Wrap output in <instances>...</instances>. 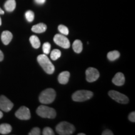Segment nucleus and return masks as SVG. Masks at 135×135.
Listing matches in <instances>:
<instances>
[{"label":"nucleus","mask_w":135,"mask_h":135,"mask_svg":"<svg viewBox=\"0 0 135 135\" xmlns=\"http://www.w3.org/2000/svg\"><path fill=\"white\" fill-rule=\"evenodd\" d=\"M37 60L40 65L46 73L49 75H51L55 71V66L45 54L39 55L37 57Z\"/></svg>","instance_id":"1"},{"label":"nucleus","mask_w":135,"mask_h":135,"mask_svg":"<svg viewBox=\"0 0 135 135\" xmlns=\"http://www.w3.org/2000/svg\"><path fill=\"white\" fill-rule=\"evenodd\" d=\"M56 98V91L52 88H48L42 91L39 97V101L42 104H50Z\"/></svg>","instance_id":"2"},{"label":"nucleus","mask_w":135,"mask_h":135,"mask_svg":"<svg viewBox=\"0 0 135 135\" xmlns=\"http://www.w3.org/2000/svg\"><path fill=\"white\" fill-rule=\"evenodd\" d=\"M75 130V126L66 121L60 123L56 127V131L60 135L72 134Z\"/></svg>","instance_id":"3"},{"label":"nucleus","mask_w":135,"mask_h":135,"mask_svg":"<svg viewBox=\"0 0 135 135\" xmlns=\"http://www.w3.org/2000/svg\"><path fill=\"white\" fill-rule=\"evenodd\" d=\"M36 113L38 116L44 118H50L53 119L56 117V112L55 109L52 108L45 105L40 106L36 109Z\"/></svg>","instance_id":"4"},{"label":"nucleus","mask_w":135,"mask_h":135,"mask_svg":"<svg viewBox=\"0 0 135 135\" xmlns=\"http://www.w3.org/2000/svg\"><path fill=\"white\" fill-rule=\"evenodd\" d=\"M93 96V92L88 90H79L74 93L72 99L76 102H83L91 99Z\"/></svg>","instance_id":"5"},{"label":"nucleus","mask_w":135,"mask_h":135,"mask_svg":"<svg viewBox=\"0 0 135 135\" xmlns=\"http://www.w3.org/2000/svg\"><path fill=\"white\" fill-rule=\"evenodd\" d=\"M109 96L116 102L121 104H127L129 102V99L126 95L116 91L111 90L108 93Z\"/></svg>","instance_id":"6"},{"label":"nucleus","mask_w":135,"mask_h":135,"mask_svg":"<svg viewBox=\"0 0 135 135\" xmlns=\"http://www.w3.org/2000/svg\"><path fill=\"white\" fill-rule=\"evenodd\" d=\"M53 40L57 45L61 47V48L68 49L70 47V43L69 40L62 34L56 35L54 37Z\"/></svg>","instance_id":"7"},{"label":"nucleus","mask_w":135,"mask_h":135,"mask_svg":"<svg viewBox=\"0 0 135 135\" xmlns=\"http://www.w3.org/2000/svg\"><path fill=\"white\" fill-rule=\"evenodd\" d=\"M99 77V73L94 68H88L86 71V79L88 82L92 83L97 81Z\"/></svg>","instance_id":"8"},{"label":"nucleus","mask_w":135,"mask_h":135,"mask_svg":"<svg viewBox=\"0 0 135 135\" xmlns=\"http://www.w3.org/2000/svg\"><path fill=\"white\" fill-rule=\"evenodd\" d=\"M13 103L4 96H0V109L5 112H9L12 109Z\"/></svg>","instance_id":"9"},{"label":"nucleus","mask_w":135,"mask_h":135,"mask_svg":"<svg viewBox=\"0 0 135 135\" xmlns=\"http://www.w3.org/2000/svg\"><path fill=\"white\" fill-rule=\"evenodd\" d=\"M15 116L21 120H28L31 118V113L28 108L26 106H21L15 113Z\"/></svg>","instance_id":"10"},{"label":"nucleus","mask_w":135,"mask_h":135,"mask_svg":"<svg viewBox=\"0 0 135 135\" xmlns=\"http://www.w3.org/2000/svg\"><path fill=\"white\" fill-rule=\"evenodd\" d=\"M112 82L114 84L118 86H121L124 84L125 78L122 73H117L112 80Z\"/></svg>","instance_id":"11"},{"label":"nucleus","mask_w":135,"mask_h":135,"mask_svg":"<svg viewBox=\"0 0 135 135\" xmlns=\"http://www.w3.org/2000/svg\"><path fill=\"white\" fill-rule=\"evenodd\" d=\"M1 41L5 45H8L13 39V35L9 31H4L1 34Z\"/></svg>","instance_id":"12"},{"label":"nucleus","mask_w":135,"mask_h":135,"mask_svg":"<svg viewBox=\"0 0 135 135\" xmlns=\"http://www.w3.org/2000/svg\"><path fill=\"white\" fill-rule=\"evenodd\" d=\"M70 76V73L68 71H63L59 75L58 77V81L60 84H66L68 82Z\"/></svg>","instance_id":"13"},{"label":"nucleus","mask_w":135,"mask_h":135,"mask_svg":"<svg viewBox=\"0 0 135 135\" xmlns=\"http://www.w3.org/2000/svg\"><path fill=\"white\" fill-rule=\"evenodd\" d=\"M47 29L46 25L44 23H39L38 25H34V26L32 27L31 31L34 32V33H44L45 31H46Z\"/></svg>","instance_id":"14"},{"label":"nucleus","mask_w":135,"mask_h":135,"mask_svg":"<svg viewBox=\"0 0 135 135\" xmlns=\"http://www.w3.org/2000/svg\"><path fill=\"white\" fill-rule=\"evenodd\" d=\"M16 8L15 0H7L4 4V8L8 12H12Z\"/></svg>","instance_id":"15"},{"label":"nucleus","mask_w":135,"mask_h":135,"mask_svg":"<svg viewBox=\"0 0 135 135\" xmlns=\"http://www.w3.org/2000/svg\"><path fill=\"white\" fill-rule=\"evenodd\" d=\"M12 130L11 126L7 123L0 124V133L2 134H7L11 133Z\"/></svg>","instance_id":"16"},{"label":"nucleus","mask_w":135,"mask_h":135,"mask_svg":"<svg viewBox=\"0 0 135 135\" xmlns=\"http://www.w3.org/2000/svg\"><path fill=\"white\" fill-rule=\"evenodd\" d=\"M73 49L76 53H80L83 50V43L79 40H76L73 44Z\"/></svg>","instance_id":"17"},{"label":"nucleus","mask_w":135,"mask_h":135,"mask_svg":"<svg viewBox=\"0 0 135 135\" xmlns=\"http://www.w3.org/2000/svg\"><path fill=\"white\" fill-rule=\"evenodd\" d=\"M30 41L31 44L32 46L35 49H38L41 46V43H40V40L35 35H32V36H30Z\"/></svg>","instance_id":"18"},{"label":"nucleus","mask_w":135,"mask_h":135,"mask_svg":"<svg viewBox=\"0 0 135 135\" xmlns=\"http://www.w3.org/2000/svg\"><path fill=\"white\" fill-rule=\"evenodd\" d=\"M120 56V53L118 51H112L109 52L107 55V58L109 61H114L119 58Z\"/></svg>","instance_id":"19"},{"label":"nucleus","mask_w":135,"mask_h":135,"mask_svg":"<svg viewBox=\"0 0 135 135\" xmlns=\"http://www.w3.org/2000/svg\"><path fill=\"white\" fill-rule=\"evenodd\" d=\"M61 55V53L59 50H57V49H55V50H53L51 53V58L54 61H56L58 60L59 58H60Z\"/></svg>","instance_id":"20"},{"label":"nucleus","mask_w":135,"mask_h":135,"mask_svg":"<svg viewBox=\"0 0 135 135\" xmlns=\"http://www.w3.org/2000/svg\"><path fill=\"white\" fill-rule=\"evenodd\" d=\"M25 18L27 21L30 23H31L34 20V18H35V14L32 11H27L26 13H25Z\"/></svg>","instance_id":"21"},{"label":"nucleus","mask_w":135,"mask_h":135,"mask_svg":"<svg viewBox=\"0 0 135 135\" xmlns=\"http://www.w3.org/2000/svg\"><path fill=\"white\" fill-rule=\"evenodd\" d=\"M58 30L62 35H68L69 34V30L68 28L66 26H65V25H60L58 26Z\"/></svg>","instance_id":"22"},{"label":"nucleus","mask_w":135,"mask_h":135,"mask_svg":"<svg viewBox=\"0 0 135 135\" xmlns=\"http://www.w3.org/2000/svg\"><path fill=\"white\" fill-rule=\"evenodd\" d=\"M50 50H51V45L48 42H46L43 44V53L45 55H48L50 53Z\"/></svg>","instance_id":"23"},{"label":"nucleus","mask_w":135,"mask_h":135,"mask_svg":"<svg viewBox=\"0 0 135 135\" xmlns=\"http://www.w3.org/2000/svg\"><path fill=\"white\" fill-rule=\"evenodd\" d=\"M43 135H54L55 133L53 132V129L50 127H46L44 128L43 131Z\"/></svg>","instance_id":"24"},{"label":"nucleus","mask_w":135,"mask_h":135,"mask_svg":"<svg viewBox=\"0 0 135 135\" xmlns=\"http://www.w3.org/2000/svg\"><path fill=\"white\" fill-rule=\"evenodd\" d=\"M40 129L38 127H35L31 129V131L29 133V135H40L41 134Z\"/></svg>","instance_id":"25"},{"label":"nucleus","mask_w":135,"mask_h":135,"mask_svg":"<svg viewBox=\"0 0 135 135\" xmlns=\"http://www.w3.org/2000/svg\"><path fill=\"white\" fill-rule=\"evenodd\" d=\"M128 119H129V120L131 121V122H133L134 123L135 121V112L134 111H133V112H131L130 114H129V116H128Z\"/></svg>","instance_id":"26"},{"label":"nucleus","mask_w":135,"mask_h":135,"mask_svg":"<svg viewBox=\"0 0 135 135\" xmlns=\"http://www.w3.org/2000/svg\"><path fill=\"white\" fill-rule=\"evenodd\" d=\"M102 135H113V133L109 129H105V130L103 131Z\"/></svg>","instance_id":"27"},{"label":"nucleus","mask_w":135,"mask_h":135,"mask_svg":"<svg viewBox=\"0 0 135 135\" xmlns=\"http://www.w3.org/2000/svg\"><path fill=\"white\" fill-rule=\"evenodd\" d=\"M35 1L36 4L41 5L43 4L44 3L46 2V0H35Z\"/></svg>","instance_id":"28"},{"label":"nucleus","mask_w":135,"mask_h":135,"mask_svg":"<svg viewBox=\"0 0 135 135\" xmlns=\"http://www.w3.org/2000/svg\"><path fill=\"white\" fill-rule=\"evenodd\" d=\"M4 59V55H3V52L0 50V61H2Z\"/></svg>","instance_id":"29"},{"label":"nucleus","mask_w":135,"mask_h":135,"mask_svg":"<svg viewBox=\"0 0 135 135\" xmlns=\"http://www.w3.org/2000/svg\"><path fill=\"white\" fill-rule=\"evenodd\" d=\"M4 11H3V10L1 9V8H0V15H4Z\"/></svg>","instance_id":"30"},{"label":"nucleus","mask_w":135,"mask_h":135,"mask_svg":"<svg viewBox=\"0 0 135 135\" xmlns=\"http://www.w3.org/2000/svg\"><path fill=\"white\" fill-rule=\"evenodd\" d=\"M3 113H2V111H0V119H1V118H3Z\"/></svg>","instance_id":"31"},{"label":"nucleus","mask_w":135,"mask_h":135,"mask_svg":"<svg viewBox=\"0 0 135 135\" xmlns=\"http://www.w3.org/2000/svg\"><path fill=\"white\" fill-rule=\"evenodd\" d=\"M78 135H85V134L84 133H79Z\"/></svg>","instance_id":"32"},{"label":"nucleus","mask_w":135,"mask_h":135,"mask_svg":"<svg viewBox=\"0 0 135 135\" xmlns=\"http://www.w3.org/2000/svg\"><path fill=\"white\" fill-rule=\"evenodd\" d=\"M1 24H2V22H1V18H0V26H1Z\"/></svg>","instance_id":"33"}]
</instances>
